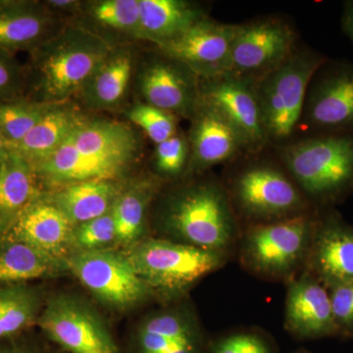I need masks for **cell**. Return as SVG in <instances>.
<instances>
[{
    "label": "cell",
    "instance_id": "14",
    "mask_svg": "<svg viewBox=\"0 0 353 353\" xmlns=\"http://www.w3.org/2000/svg\"><path fill=\"white\" fill-rule=\"evenodd\" d=\"M160 54L139 74V90L145 103L192 119L199 103V78L185 65Z\"/></svg>",
    "mask_w": 353,
    "mask_h": 353
},
{
    "label": "cell",
    "instance_id": "27",
    "mask_svg": "<svg viewBox=\"0 0 353 353\" xmlns=\"http://www.w3.org/2000/svg\"><path fill=\"white\" fill-rule=\"evenodd\" d=\"M119 194L112 180H90L64 185L50 201L78 226L110 212Z\"/></svg>",
    "mask_w": 353,
    "mask_h": 353
},
{
    "label": "cell",
    "instance_id": "29",
    "mask_svg": "<svg viewBox=\"0 0 353 353\" xmlns=\"http://www.w3.org/2000/svg\"><path fill=\"white\" fill-rule=\"evenodd\" d=\"M43 304L41 292L27 283L0 285V341L37 323Z\"/></svg>",
    "mask_w": 353,
    "mask_h": 353
},
{
    "label": "cell",
    "instance_id": "17",
    "mask_svg": "<svg viewBox=\"0 0 353 353\" xmlns=\"http://www.w3.org/2000/svg\"><path fill=\"white\" fill-rule=\"evenodd\" d=\"M304 270L327 290L352 283L353 227L336 215L317 217Z\"/></svg>",
    "mask_w": 353,
    "mask_h": 353
},
{
    "label": "cell",
    "instance_id": "12",
    "mask_svg": "<svg viewBox=\"0 0 353 353\" xmlns=\"http://www.w3.org/2000/svg\"><path fill=\"white\" fill-rule=\"evenodd\" d=\"M296 50V32L285 21L265 18L238 25L228 73L257 82Z\"/></svg>",
    "mask_w": 353,
    "mask_h": 353
},
{
    "label": "cell",
    "instance_id": "40",
    "mask_svg": "<svg viewBox=\"0 0 353 353\" xmlns=\"http://www.w3.org/2000/svg\"><path fill=\"white\" fill-rule=\"evenodd\" d=\"M0 353H41L37 348L20 343H0Z\"/></svg>",
    "mask_w": 353,
    "mask_h": 353
},
{
    "label": "cell",
    "instance_id": "3",
    "mask_svg": "<svg viewBox=\"0 0 353 353\" xmlns=\"http://www.w3.org/2000/svg\"><path fill=\"white\" fill-rule=\"evenodd\" d=\"M282 166L309 202L329 203L353 189V136L323 134L279 148Z\"/></svg>",
    "mask_w": 353,
    "mask_h": 353
},
{
    "label": "cell",
    "instance_id": "28",
    "mask_svg": "<svg viewBox=\"0 0 353 353\" xmlns=\"http://www.w3.org/2000/svg\"><path fill=\"white\" fill-rule=\"evenodd\" d=\"M158 190L157 181L145 180L120 192L111 210L115 222L116 243L130 250L141 241L146 210Z\"/></svg>",
    "mask_w": 353,
    "mask_h": 353
},
{
    "label": "cell",
    "instance_id": "16",
    "mask_svg": "<svg viewBox=\"0 0 353 353\" xmlns=\"http://www.w3.org/2000/svg\"><path fill=\"white\" fill-rule=\"evenodd\" d=\"M303 118L325 134L353 130V67L339 66L311 82Z\"/></svg>",
    "mask_w": 353,
    "mask_h": 353
},
{
    "label": "cell",
    "instance_id": "30",
    "mask_svg": "<svg viewBox=\"0 0 353 353\" xmlns=\"http://www.w3.org/2000/svg\"><path fill=\"white\" fill-rule=\"evenodd\" d=\"M132 69V55L125 51L113 50L83 88L85 99L94 108H110L117 105L126 94Z\"/></svg>",
    "mask_w": 353,
    "mask_h": 353
},
{
    "label": "cell",
    "instance_id": "24",
    "mask_svg": "<svg viewBox=\"0 0 353 353\" xmlns=\"http://www.w3.org/2000/svg\"><path fill=\"white\" fill-rule=\"evenodd\" d=\"M31 164L11 152L0 161V238L6 236L30 204L41 196Z\"/></svg>",
    "mask_w": 353,
    "mask_h": 353
},
{
    "label": "cell",
    "instance_id": "22",
    "mask_svg": "<svg viewBox=\"0 0 353 353\" xmlns=\"http://www.w3.org/2000/svg\"><path fill=\"white\" fill-rule=\"evenodd\" d=\"M139 39L157 46L174 41L208 17L196 4L183 0H139Z\"/></svg>",
    "mask_w": 353,
    "mask_h": 353
},
{
    "label": "cell",
    "instance_id": "4",
    "mask_svg": "<svg viewBox=\"0 0 353 353\" xmlns=\"http://www.w3.org/2000/svg\"><path fill=\"white\" fill-rule=\"evenodd\" d=\"M317 217L314 213L241 228L239 262L254 277L284 282L305 268Z\"/></svg>",
    "mask_w": 353,
    "mask_h": 353
},
{
    "label": "cell",
    "instance_id": "31",
    "mask_svg": "<svg viewBox=\"0 0 353 353\" xmlns=\"http://www.w3.org/2000/svg\"><path fill=\"white\" fill-rule=\"evenodd\" d=\"M52 105L29 97L0 102V134L9 150L31 132Z\"/></svg>",
    "mask_w": 353,
    "mask_h": 353
},
{
    "label": "cell",
    "instance_id": "15",
    "mask_svg": "<svg viewBox=\"0 0 353 353\" xmlns=\"http://www.w3.org/2000/svg\"><path fill=\"white\" fill-rule=\"evenodd\" d=\"M284 326L297 340H316L336 336L328 290L303 270L287 283Z\"/></svg>",
    "mask_w": 353,
    "mask_h": 353
},
{
    "label": "cell",
    "instance_id": "39",
    "mask_svg": "<svg viewBox=\"0 0 353 353\" xmlns=\"http://www.w3.org/2000/svg\"><path fill=\"white\" fill-rule=\"evenodd\" d=\"M341 27L353 43V1H347L343 4Z\"/></svg>",
    "mask_w": 353,
    "mask_h": 353
},
{
    "label": "cell",
    "instance_id": "38",
    "mask_svg": "<svg viewBox=\"0 0 353 353\" xmlns=\"http://www.w3.org/2000/svg\"><path fill=\"white\" fill-rule=\"evenodd\" d=\"M328 292L339 333L353 336V282L336 285Z\"/></svg>",
    "mask_w": 353,
    "mask_h": 353
},
{
    "label": "cell",
    "instance_id": "18",
    "mask_svg": "<svg viewBox=\"0 0 353 353\" xmlns=\"http://www.w3.org/2000/svg\"><path fill=\"white\" fill-rule=\"evenodd\" d=\"M190 120L192 128L188 139L190 158L187 174L203 173L246 152L239 134L212 108L199 102Z\"/></svg>",
    "mask_w": 353,
    "mask_h": 353
},
{
    "label": "cell",
    "instance_id": "41",
    "mask_svg": "<svg viewBox=\"0 0 353 353\" xmlns=\"http://www.w3.org/2000/svg\"><path fill=\"white\" fill-rule=\"evenodd\" d=\"M10 154V150H9V146L7 145L6 139L0 134V161H3Z\"/></svg>",
    "mask_w": 353,
    "mask_h": 353
},
{
    "label": "cell",
    "instance_id": "34",
    "mask_svg": "<svg viewBox=\"0 0 353 353\" xmlns=\"http://www.w3.org/2000/svg\"><path fill=\"white\" fill-rule=\"evenodd\" d=\"M210 353H277L270 336L261 330L245 329L211 340Z\"/></svg>",
    "mask_w": 353,
    "mask_h": 353
},
{
    "label": "cell",
    "instance_id": "1",
    "mask_svg": "<svg viewBox=\"0 0 353 353\" xmlns=\"http://www.w3.org/2000/svg\"><path fill=\"white\" fill-rule=\"evenodd\" d=\"M158 225L165 240L229 254L241 233L226 187L212 178L171 190L160 206Z\"/></svg>",
    "mask_w": 353,
    "mask_h": 353
},
{
    "label": "cell",
    "instance_id": "9",
    "mask_svg": "<svg viewBox=\"0 0 353 353\" xmlns=\"http://www.w3.org/2000/svg\"><path fill=\"white\" fill-rule=\"evenodd\" d=\"M37 324L66 353H122L101 315L82 297L64 292L50 296Z\"/></svg>",
    "mask_w": 353,
    "mask_h": 353
},
{
    "label": "cell",
    "instance_id": "10",
    "mask_svg": "<svg viewBox=\"0 0 353 353\" xmlns=\"http://www.w3.org/2000/svg\"><path fill=\"white\" fill-rule=\"evenodd\" d=\"M199 102L233 128L246 152H259L268 143L254 81L231 73L199 79Z\"/></svg>",
    "mask_w": 353,
    "mask_h": 353
},
{
    "label": "cell",
    "instance_id": "35",
    "mask_svg": "<svg viewBox=\"0 0 353 353\" xmlns=\"http://www.w3.org/2000/svg\"><path fill=\"white\" fill-rule=\"evenodd\" d=\"M190 158L189 139L178 132L172 138L157 145L155 170L163 178H178L183 174H187Z\"/></svg>",
    "mask_w": 353,
    "mask_h": 353
},
{
    "label": "cell",
    "instance_id": "8",
    "mask_svg": "<svg viewBox=\"0 0 353 353\" xmlns=\"http://www.w3.org/2000/svg\"><path fill=\"white\" fill-rule=\"evenodd\" d=\"M66 261L68 272L108 307L127 310L155 296L124 253L105 248L73 250Z\"/></svg>",
    "mask_w": 353,
    "mask_h": 353
},
{
    "label": "cell",
    "instance_id": "7",
    "mask_svg": "<svg viewBox=\"0 0 353 353\" xmlns=\"http://www.w3.org/2000/svg\"><path fill=\"white\" fill-rule=\"evenodd\" d=\"M325 63L314 51L297 48L285 62L256 82L268 143H290L303 120L309 85Z\"/></svg>",
    "mask_w": 353,
    "mask_h": 353
},
{
    "label": "cell",
    "instance_id": "36",
    "mask_svg": "<svg viewBox=\"0 0 353 353\" xmlns=\"http://www.w3.org/2000/svg\"><path fill=\"white\" fill-rule=\"evenodd\" d=\"M115 241V222L112 211L74 227L72 234L74 250H104Z\"/></svg>",
    "mask_w": 353,
    "mask_h": 353
},
{
    "label": "cell",
    "instance_id": "42",
    "mask_svg": "<svg viewBox=\"0 0 353 353\" xmlns=\"http://www.w3.org/2000/svg\"><path fill=\"white\" fill-rule=\"evenodd\" d=\"M292 353H310V352H307V350H296V352H294Z\"/></svg>",
    "mask_w": 353,
    "mask_h": 353
},
{
    "label": "cell",
    "instance_id": "13",
    "mask_svg": "<svg viewBox=\"0 0 353 353\" xmlns=\"http://www.w3.org/2000/svg\"><path fill=\"white\" fill-rule=\"evenodd\" d=\"M236 26L206 17L179 38L157 46L158 50L185 65L199 79L223 75L229 72Z\"/></svg>",
    "mask_w": 353,
    "mask_h": 353
},
{
    "label": "cell",
    "instance_id": "19",
    "mask_svg": "<svg viewBox=\"0 0 353 353\" xmlns=\"http://www.w3.org/2000/svg\"><path fill=\"white\" fill-rule=\"evenodd\" d=\"M74 227L54 203L41 196L23 211L6 236L66 259L72 248Z\"/></svg>",
    "mask_w": 353,
    "mask_h": 353
},
{
    "label": "cell",
    "instance_id": "23",
    "mask_svg": "<svg viewBox=\"0 0 353 353\" xmlns=\"http://www.w3.org/2000/svg\"><path fill=\"white\" fill-rule=\"evenodd\" d=\"M34 169L38 178L46 183L66 185L90 180L113 181L126 168L83 154L77 150L69 137L57 152Z\"/></svg>",
    "mask_w": 353,
    "mask_h": 353
},
{
    "label": "cell",
    "instance_id": "20",
    "mask_svg": "<svg viewBox=\"0 0 353 353\" xmlns=\"http://www.w3.org/2000/svg\"><path fill=\"white\" fill-rule=\"evenodd\" d=\"M53 18L46 4L28 0L0 1V50H38L52 38Z\"/></svg>",
    "mask_w": 353,
    "mask_h": 353
},
{
    "label": "cell",
    "instance_id": "32",
    "mask_svg": "<svg viewBox=\"0 0 353 353\" xmlns=\"http://www.w3.org/2000/svg\"><path fill=\"white\" fill-rule=\"evenodd\" d=\"M88 14L99 25L139 39V0H102L92 2L88 6Z\"/></svg>",
    "mask_w": 353,
    "mask_h": 353
},
{
    "label": "cell",
    "instance_id": "6",
    "mask_svg": "<svg viewBox=\"0 0 353 353\" xmlns=\"http://www.w3.org/2000/svg\"><path fill=\"white\" fill-rule=\"evenodd\" d=\"M225 187L243 228L313 212L312 204L284 167L272 162L246 165Z\"/></svg>",
    "mask_w": 353,
    "mask_h": 353
},
{
    "label": "cell",
    "instance_id": "5",
    "mask_svg": "<svg viewBox=\"0 0 353 353\" xmlns=\"http://www.w3.org/2000/svg\"><path fill=\"white\" fill-rule=\"evenodd\" d=\"M137 274L163 301H179L199 281L227 263L229 253L146 238L126 253Z\"/></svg>",
    "mask_w": 353,
    "mask_h": 353
},
{
    "label": "cell",
    "instance_id": "37",
    "mask_svg": "<svg viewBox=\"0 0 353 353\" xmlns=\"http://www.w3.org/2000/svg\"><path fill=\"white\" fill-rule=\"evenodd\" d=\"M27 88V72L12 53L0 50V102L23 99Z\"/></svg>",
    "mask_w": 353,
    "mask_h": 353
},
{
    "label": "cell",
    "instance_id": "2",
    "mask_svg": "<svg viewBox=\"0 0 353 353\" xmlns=\"http://www.w3.org/2000/svg\"><path fill=\"white\" fill-rule=\"evenodd\" d=\"M112 52L105 39L85 28L60 32L31 53L32 101L61 104L82 92Z\"/></svg>",
    "mask_w": 353,
    "mask_h": 353
},
{
    "label": "cell",
    "instance_id": "33",
    "mask_svg": "<svg viewBox=\"0 0 353 353\" xmlns=\"http://www.w3.org/2000/svg\"><path fill=\"white\" fill-rule=\"evenodd\" d=\"M128 117L141 128L155 145L178 134L176 116L148 103H139L128 113Z\"/></svg>",
    "mask_w": 353,
    "mask_h": 353
},
{
    "label": "cell",
    "instance_id": "11",
    "mask_svg": "<svg viewBox=\"0 0 353 353\" xmlns=\"http://www.w3.org/2000/svg\"><path fill=\"white\" fill-rule=\"evenodd\" d=\"M210 341L194 309L179 301L145 315L126 353H210Z\"/></svg>",
    "mask_w": 353,
    "mask_h": 353
},
{
    "label": "cell",
    "instance_id": "25",
    "mask_svg": "<svg viewBox=\"0 0 353 353\" xmlns=\"http://www.w3.org/2000/svg\"><path fill=\"white\" fill-rule=\"evenodd\" d=\"M67 271L66 259L53 256L8 236L0 238V285L23 284Z\"/></svg>",
    "mask_w": 353,
    "mask_h": 353
},
{
    "label": "cell",
    "instance_id": "21",
    "mask_svg": "<svg viewBox=\"0 0 353 353\" xmlns=\"http://www.w3.org/2000/svg\"><path fill=\"white\" fill-rule=\"evenodd\" d=\"M79 152L127 168L138 153L139 141L131 128L111 121H81L70 134Z\"/></svg>",
    "mask_w": 353,
    "mask_h": 353
},
{
    "label": "cell",
    "instance_id": "26",
    "mask_svg": "<svg viewBox=\"0 0 353 353\" xmlns=\"http://www.w3.org/2000/svg\"><path fill=\"white\" fill-rule=\"evenodd\" d=\"M81 121L82 118L71 109L54 104L31 132L11 148L10 152L34 168L63 145Z\"/></svg>",
    "mask_w": 353,
    "mask_h": 353
}]
</instances>
